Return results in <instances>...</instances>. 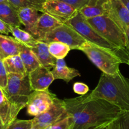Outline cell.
Listing matches in <instances>:
<instances>
[{
	"instance_id": "cell-35",
	"label": "cell",
	"mask_w": 129,
	"mask_h": 129,
	"mask_svg": "<svg viewBox=\"0 0 129 129\" xmlns=\"http://www.w3.org/2000/svg\"><path fill=\"white\" fill-rule=\"evenodd\" d=\"M108 125H101V126H97V127L93 128L92 129H108Z\"/></svg>"
},
{
	"instance_id": "cell-37",
	"label": "cell",
	"mask_w": 129,
	"mask_h": 129,
	"mask_svg": "<svg viewBox=\"0 0 129 129\" xmlns=\"http://www.w3.org/2000/svg\"><path fill=\"white\" fill-rule=\"evenodd\" d=\"M0 3H9L8 2V0H0Z\"/></svg>"
},
{
	"instance_id": "cell-12",
	"label": "cell",
	"mask_w": 129,
	"mask_h": 129,
	"mask_svg": "<svg viewBox=\"0 0 129 129\" xmlns=\"http://www.w3.org/2000/svg\"><path fill=\"white\" fill-rule=\"evenodd\" d=\"M32 90H46L54 80L51 71L41 66L28 74Z\"/></svg>"
},
{
	"instance_id": "cell-32",
	"label": "cell",
	"mask_w": 129,
	"mask_h": 129,
	"mask_svg": "<svg viewBox=\"0 0 129 129\" xmlns=\"http://www.w3.org/2000/svg\"><path fill=\"white\" fill-rule=\"evenodd\" d=\"M10 33V26L0 20V34L8 35Z\"/></svg>"
},
{
	"instance_id": "cell-31",
	"label": "cell",
	"mask_w": 129,
	"mask_h": 129,
	"mask_svg": "<svg viewBox=\"0 0 129 129\" xmlns=\"http://www.w3.org/2000/svg\"><path fill=\"white\" fill-rule=\"evenodd\" d=\"M60 1L70 5L79 11L81 8L86 6L89 3L90 0H60Z\"/></svg>"
},
{
	"instance_id": "cell-39",
	"label": "cell",
	"mask_w": 129,
	"mask_h": 129,
	"mask_svg": "<svg viewBox=\"0 0 129 129\" xmlns=\"http://www.w3.org/2000/svg\"><path fill=\"white\" fill-rule=\"evenodd\" d=\"M127 64H128L129 65V59H128V63H127Z\"/></svg>"
},
{
	"instance_id": "cell-24",
	"label": "cell",
	"mask_w": 129,
	"mask_h": 129,
	"mask_svg": "<svg viewBox=\"0 0 129 129\" xmlns=\"http://www.w3.org/2000/svg\"><path fill=\"white\" fill-rule=\"evenodd\" d=\"M46 0H8V3L16 8H32L43 13V5Z\"/></svg>"
},
{
	"instance_id": "cell-5",
	"label": "cell",
	"mask_w": 129,
	"mask_h": 129,
	"mask_svg": "<svg viewBox=\"0 0 129 129\" xmlns=\"http://www.w3.org/2000/svg\"><path fill=\"white\" fill-rule=\"evenodd\" d=\"M87 20L103 38L116 48L128 53L125 32L113 20L105 14Z\"/></svg>"
},
{
	"instance_id": "cell-23",
	"label": "cell",
	"mask_w": 129,
	"mask_h": 129,
	"mask_svg": "<svg viewBox=\"0 0 129 129\" xmlns=\"http://www.w3.org/2000/svg\"><path fill=\"white\" fill-rule=\"evenodd\" d=\"M10 33L17 41L30 48L35 47L39 41L29 32L22 30L20 27L10 26Z\"/></svg>"
},
{
	"instance_id": "cell-25",
	"label": "cell",
	"mask_w": 129,
	"mask_h": 129,
	"mask_svg": "<svg viewBox=\"0 0 129 129\" xmlns=\"http://www.w3.org/2000/svg\"><path fill=\"white\" fill-rule=\"evenodd\" d=\"M48 49L51 54L56 59H64L71 50V48L64 43L56 41L48 44Z\"/></svg>"
},
{
	"instance_id": "cell-10",
	"label": "cell",
	"mask_w": 129,
	"mask_h": 129,
	"mask_svg": "<svg viewBox=\"0 0 129 129\" xmlns=\"http://www.w3.org/2000/svg\"><path fill=\"white\" fill-rule=\"evenodd\" d=\"M79 12L70 5L60 0H46L43 5V13L65 23Z\"/></svg>"
},
{
	"instance_id": "cell-36",
	"label": "cell",
	"mask_w": 129,
	"mask_h": 129,
	"mask_svg": "<svg viewBox=\"0 0 129 129\" xmlns=\"http://www.w3.org/2000/svg\"><path fill=\"white\" fill-rule=\"evenodd\" d=\"M0 129H7V127L3 124V121H2L1 117H0Z\"/></svg>"
},
{
	"instance_id": "cell-4",
	"label": "cell",
	"mask_w": 129,
	"mask_h": 129,
	"mask_svg": "<svg viewBox=\"0 0 129 129\" xmlns=\"http://www.w3.org/2000/svg\"><path fill=\"white\" fill-rule=\"evenodd\" d=\"M65 23L72 26L86 41L115 51L121 58L123 63L127 64L129 59L128 53L116 48L103 38L90 25L87 18L79 11Z\"/></svg>"
},
{
	"instance_id": "cell-17",
	"label": "cell",
	"mask_w": 129,
	"mask_h": 129,
	"mask_svg": "<svg viewBox=\"0 0 129 129\" xmlns=\"http://www.w3.org/2000/svg\"><path fill=\"white\" fill-rule=\"evenodd\" d=\"M31 49L38 58L41 66L49 70L54 67L57 59L53 57L49 53L48 44L39 41L37 45L31 48Z\"/></svg>"
},
{
	"instance_id": "cell-6",
	"label": "cell",
	"mask_w": 129,
	"mask_h": 129,
	"mask_svg": "<svg viewBox=\"0 0 129 129\" xmlns=\"http://www.w3.org/2000/svg\"><path fill=\"white\" fill-rule=\"evenodd\" d=\"M3 90L8 100L20 110L26 107L30 94L33 91L28 75L16 74H8L7 85Z\"/></svg>"
},
{
	"instance_id": "cell-8",
	"label": "cell",
	"mask_w": 129,
	"mask_h": 129,
	"mask_svg": "<svg viewBox=\"0 0 129 129\" xmlns=\"http://www.w3.org/2000/svg\"><path fill=\"white\" fill-rule=\"evenodd\" d=\"M68 116L69 114L66 110L64 101L56 97L53 105L47 111L32 119V125L36 126L39 129H44Z\"/></svg>"
},
{
	"instance_id": "cell-20",
	"label": "cell",
	"mask_w": 129,
	"mask_h": 129,
	"mask_svg": "<svg viewBox=\"0 0 129 129\" xmlns=\"http://www.w3.org/2000/svg\"><path fill=\"white\" fill-rule=\"evenodd\" d=\"M19 55L22 59L27 74L41 66L31 48L23 44L22 45Z\"/></svg>"
},
{
	"instance_id": "cell-29",
	"label": "cell",
	"mask_w": 129,
	"mask_h": 129,
	"mask_svg": "<svg viewBox=\"0 0 129 129\" xmlns=\"http://www.w3.org/2000/svg\"><path fill=\"white\" fill-rule=\"evenodd\" d=\"M8 82V73L6 70L2 59H0V87L5 89Z\"/></svg>"
},
{
	"instance_id": "cell-15",
	"label": "cell",
	"mask_w": 129,
	"mask_h": 129,
	"mask_svg": "<svg viewBox=\"0 0 129 129\" xmlns=\"http://www.w3.org/2000/svg\"><path fill=\"white\" fill-rule=\"evenodd\" d=\"M22 45L14 38L0 34V59L19 54Z\"/></svg>"
},
{
	"instance_id": "cell-14",
	"label": "cell",
	"mask_w": 129,
	"mask_h": 129,
	"mask_svg": "<svg viewBox=\"0 0 129 129\" xmlns=\"http://www.w3.org/2000/svg\"><path fill=\"white\" fill-rule=\"evenodd\" d=\"M20 111V110L8 100L0 87V117L6 127L17 119Z\"/></svg>"
},
{
	"instance_id": "cell-26",
	"label": "cell",
	"mask_w": 129,
	"mask_h": 129,
	"mask_svg": "<svg viewBox=\"0 0 129 129\" xmlns=\"http://www.w3.org/2000/svg\"><path fill=\"white\" fill-rule=\"evenodd\" d=\"M108 129H129V111H121L108 123Z\"/></svg>"
},
{
	"instance_id": "cell-1",
	"label": "cell",
	"mask_w": 129,
	"mask_h": 129,
	"mask_svg": "<svg viewBox=\"0 0 129 129\" xmlns=\"http://www.w3.org/2000/svg\"><path fill=\"white\" fill-rule=\"evenodd\" d=\"M63 101L72 118V129H92L108 125L122 111L106 100L90 98L87 94Z\"/></svg>"
},
{
	"instance_id": "cell-22",
	"label": "cell",
	"mask_w": 129,
	"mask_h": 129,
	"mask_svg": "<svg viewBox=\"0 0 129 129\" xmlns=\"http://www.w3.org/2000/svg\"><path fill=\"white\" fill-rule=\"evenodd\" d=\"M3 61L8 74H20L23 76L28 75L19 54L8 57Z\"/></svg>"
},
{
	"instance_id": "cell-11",
	"label": "cell",
	"mask_w": 129,
	"mask_h": 129,
	"mask_svg": "<svg viewBox=\"0 0 129 129\" xmlns=\"http://www.w3.org/2000/svg\"><path fill=\"white\" fill-rule=\"evenodd\" d=\"M105 15L123 30L129 26V12L121 0H107L103 5Z\"/></svg>"
},
{
	"instance_id": "cell-7",
	"label": "cell",
	"mask_w": 129,
	"mask_h": 129,
	"mask_svg": "<svg viewBox=\"0 0 129 129\" xmlns=\"http://www.w3.org/2000/svg\"><path fill=\"white\" fill-rule=\"evenodd\" d=\"M56 41L67 44L71 49L79 50L86 41L72 26L67 23H62L59 27L48 32L43 40V42L47 44Z\"/></svg>"
},
{
	"instance_id": "cell-33",
	"label": "cell",
	"mask_w": 129,
	"mask_h": 129,
	"mask_svg": "<svg viewBox=\"0 0 129 129\" xmlns=\"http://www.w3.org/2000/svg\"><path fill=\"white\" fill-rule=\"evenodd\" d=\"M125 35V39H126V50L129 54V26L125 28L124 30Z\"/></svg>"
},
{
	"instance_id": "cell-9",
	"label": "cell",
	"mask_w": 129,
	"mask_h": 129,
	"mask_svg": "<svg viewBox=\"0 0 129 129\" xmlns=\"http://www.w3.org/2000/svg\"><path fill=\"white\" fill-rule=\"evenodd\" d=\"M56 97L49 90H33L27 101V111L30 116H36L45 112L53 105Z\"/></svg>"
},
{
	"instance_id": "cell-13",
	"label": "cell",
	"mask_w": 129,
	"mask_h": 129,
	"mask_svg": "<svg viewBox=\"0 0 129 129\" xmlns=\"http://www.w3.org/2000/svg\"><path fill=\"white\" fill-rule=\"evenodd\" d=\"M62 24L53 17L46 13H43L39 17L31 34L38 41H43L48 32H51Z\"/></svg>"
},
{
	"instance_id": "cell-28",
	"label": "cell",
	"mask_w": 129,
	"mask_h": 129,
	"mask_svg": "<svg viewBox=\"0 0 129 129\" xmlns=\"http://www.w3.org/2000/svg\"><path fill=\"white\" fill-rule=\"evenodd\" d=\"M72 118L71 116L69 115L65 118L47 126L44 129H72Z\"/></svg>"
},
{
	"instance_id": "cell-34",
	"label": "cell",
	"mask_w": 129,
	"mask_h": 129,
	"mask_svg": "<svg viewBox=\"0 0 129 129\" xmlns=\"http://www.w3.org/2000/svg\"><path fill=\"white\" fill-rule=\"evenodd\" d=\"M121 1L125 5V6L126 7V8H127V10L129 12V0H121Z\"/></svg>"
},
{
	"instance_id": "cell-21",
	"label": "cell",
	"mask_w": 129,
	"mask_h": 129,
	"mask_svg": "<svg viewBox=\"0 0 129 129\" xmlns=\"http://www.w3.org/2000/svg\"><path fill=\"white\" fill-rule=\"evenodd\" d=\"M107 0H90L87 5L79 12L87 18H94L105 14L103 5Z\"/></svg>"
},
{
	"instance_id": "cell-3",
	"label": "cell",
	"mask_w": 129,
	"mask_h": 129,
	"mask_svg": "<svg viewBox=\"0 0 129 129\" xmlns=\"http://www.w3.org/2000/svg\"><path fill=\"white\" fill-rule=\"evenodd\" d=\"M79 50L86 54L89 59L103 73L114 75L120 72L122 59L115 51L86 41Z\"/></svg>"
},
{
	"instance_id": "cell-38",
	"label": "cell",
	"mask_w": 129,
	"mask_h": 129,
	"mask_svg": "<svg viewBox=\"0 0 129 129\" xmlns=\"http://www.w3.org/2000/svg\"><path fill=\"white\" fill-rule=\"evenodd\" d=\"M30 129H39L36 126H34V125H32V128Z\"/></svg>"
},
{
	"instance_id": "cell-2",
	"label": "cell",
	"mask_w": 129,
	"mask_h": 129,
	"mask_svg": "<svg viewBox=\"0 0 129 129\" xmlns=\"http://www.w3.org/2000/svg\"><path fill=\"white\" fill-rule=\"evenodd\" d=\"M90 98L106 100L122 111H129V79L118 72L114 75L103 73Z\"/></svg>"
},
{
	"instance_id": "cell-19",
	"label": "cell",
	"mask_w": 129,
	"mask_h": 129,
	"mask_svg": "<svg viewBox=\"0 0 129 129\" xmlns=\"http://www.w3.org/2000/svg\"><path fill=\"white\" fill-rule=\"evenodd\" d=\"M0 20L10 26L20 27L22 25L18 15V9L10 3H0Z\"/></svg>"
},
{
	"instance_id": "cell-30",
	"label": "cell",
	"mask_w": 129,
	"mask_h": 129,
	"mask_svg": "<svg viewBox=\"0 0 129 129\" xmlns=\"http://www.w3.org/2000/svg\"><path fill=\"white\" fill-rule=\"evenodd\" d=\"M74 92L79 95H85L89 92V88L85 84L82 82H75L73 85Z\"/></svg>"
},
{
	"instance_id": "cell-18",
	"label": "cell",
	"mask_w": 129,
	"mask_h": 129,
	"mask_svg": "<svg viewBox=\"0 0 129 129\" xmlns=\"http://www.w3.org/2000/svg\"><path fill=\"white\" fill-rule=\"evenodd\" d=\"M39 11L32 8H21L18 9V15L21 23L25 28L26 31L31 34L41 15Z\"/></svg>"
},
{
	"instance_id": "cell-16",
	"label": "cell",
	"mask_w": 129,
	"mask_h": 129,
	"mask_svg": "<svg viewBox=\"0 0 129 129\" xmlns=\"http://www.w3.org/2000/svg\"><path fill=\"white\" fill-rule=\"evenodd\" d=\"M51 72L54 80L61 79L67 83L71 81L74 78L80 76V72L74 68L69 67L63 59H56Z\"/></svg>"
},
{
	"instance_id": "cell-27",
	"label": "cell",
	"mask_w": 129,
	"mask_h": 129,
	"mask_svg": "<svg viewBox=\"0 0 129 129\" xmlns=\"http://www.w3.org/2000/svg\"><path fill=\"white\" fill-rule=\"evenodd\" d=\"M33 121L32 120H18L15 119L8 125L7 129H30Z\"/></svg>"
}]
</instances>
